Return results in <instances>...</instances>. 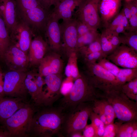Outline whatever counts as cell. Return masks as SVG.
<instances>
[{"mask_svg":"<svg viewBox=\"0 0 137 137\" xmlns=\"http://www.w3.org/2000/svg\"><path fill=\"white\" fill-rule=\"evenodd\" d=\"M129 21V29L128 31H137V15L131 16Z\"/></svg>","mask_w":137,"mask_h":137,"instance_id":"44","label":"cell"},{"mask_svg":"<svg viewBox=\"0 0 137 137\" xmlns=\"http://www.w3.org/2000/svg\"><path fill=\"white\" fill-rule=\"evenodd\" d=\"M126 30L124 26L121 23L118 25L112 32H114L119 35L120 33H123L125 32Z\"/></svg>","mask_w":137,"mask_h":137,"instance_id":"47","label":"cell"},{"mask_svg":"<svg viewBox=\"0 0 137 137\" xmlns=\"http://www.w3.org/2000/svg\"><path fill=\"white\" fill-rule=\"evenodd\" d=\"M104 97L103 93L94 87L85 74L80 73L75 79L69 92L60 99L58 107L65 113L73 110L81 103Z\"/></svg>","mask_w":137,"mask_h":137,"instance_id":"2","label":"cell"},{"mask_svg":"<svg viewBox=\"0 0 137 137\" xmlns=\"http://www.w3.org/2000/svg\"><path fill=\"white\" fill-rule=\"evenodd\" d=\"M137 129V121L122 123L119 126L116 137H131L132 132Z\"/></svg>","mask_w":137,"mask_h":137,"instance_id":"31","label":"cell"},{"mask_svg":"<svg viewBox=\"0 0 137 137\" xmlns=\"http://www.w3.org/2000/svg\"><path fill=\"white\" fill-rule=\"evenodd\" d=\"M45 77L46 88L43 90L36 105L37 107L53 106L61 94L63 81L61 74H50Z\"/></svg>","mask_w":137,"mask_h":137,"instance_id":"8","label":"cell"},{"mask_svg":"<svg viewBox=\"0 0 137 137\" xmlns=\"http://www.w3.org/2000/svg\"><path fill=\"white\" fill-rule=\"evenodd\" d=\"M83 137H97L94 128L91 124L87 125L82 131Z\"/></svg>","mask_w":137,"mask_h":137,"instance_id":"42","label":"cell"},{"mask_svg":"<svg viewBox=\"0 0 137 137\" xmlns=\"http://www.w3.org/2000/svg\"><path fill=\"white\" fill-rule=\"evenodd\" d=\"M100 0H83L75 13L77 19L92 30L97 31L101 23L98 13Z\"/></svg>","mask_w":137,"mask_h":137,"instance_id":"10","label":"cell"},{"mask_svg":"<svg viewBox=\"0 0 137 137\" xmlns=\"http://www.w3.org/2000/svg\"><path fill=\"white\" fill-rule=\"evenodd\" d=\"M100 36L97 39L92 43L79 48L78 49L77 54H79L83 57L92 53L102 51Z\"/></svg>","mask_w":137,"mask_h":137,"instance_id":"32","label":"cell"},{"mask_svg":"<svg viewBox=\"0 0 137 137\" xmlns=\"http://www.w3.org/2000/svg\"><path fill=\"white\" fill-rule=\"evenodd\" d=\"M122 123L118 122L105 125L102 137H116L118 128Z\"/></svg>","mask_w":137,"mask_h":137,"instance_id":"36","label":"cell"},{"mask_svg":"<svg viewBox=\"0 0 137 137\" xmlns=\"http://www.w3.org/2000/svg\"><path fill=\"white\" fill-rule=\"evenodd\" d=\"M127 1H130L131 0H126Z\"/></svg>","mask_w":137,"mask_h":137,"instance_id":"54","label":"cell"},{"mask_svg":"<svg viewBox=\"0 0 137 137\" xmlns=\"http://www.w3.org/2000/svg\"><path fill=\"white\" fill-rule=\"evenodd\" d=\"M35 113L30 136L38 137L59 136L65 113L58 106L40 107Z\"/></svg>","mask_w":137,"mask_h":137,"instance_id":"1","label":"cell"},{"mask_svg":"<svg viewBox=\"0 0 137 137\" xmlns=\"http://www.w3.org/2000/svg\"><path fill=\"white\" fill-rule=\"evenodd\" d=\"M107 30L109 32L111 42L115 49L121 44L119 35Z\"/></svg>","mask_w":137,"mask_h":137,"instance_id":"41","label":"cell"},{"mask_svg":"<svg viewBox=\"0 0 137 137\" xmlns=\"http://www.w3.org/2000/svg\"><path fill=\"white\" fill-rule=\"evenodd\" d=\"M59 19L51 11L49 14L45 36L50 48L58 53L63 49Z\"/></svg>","mask_w":137,"mask_h":137,"instance_id":"13","label":"cell"},{"mask_svg":"<svg viewBox=\"0 0 137 137\" xmlns=\"http://www.w3.org/2000/svg\"><path fill=\"white\" fill-rule=\"evenodd\" d=\"M68 137H83L82 132L81 131L74 132L71 134Z\"/></svg>","mask_w":137,"mask_h":137,"instance_id":"50","label":"cell"},{"mask_svg":"<svg viewBox=\"0 0 137 137\" xmlns=\"http://www.w3.org/2000/svg\"><path fill=\"white\" fill-rule=\"evenodd\" d=\"M124 13L122 10L105 28L107 30L112 32L121 23Z\"/></svg>","mask_w":137,"mask_h":137,"instance_id":"38","label":"cell"},{"mask_svg":"<svg viewBox=\"0 0 137 137\" xmlns=\"http://www.w3.org/2000/svg\"><path fill=\"white\" fill-rule=\"evenodd\" d=\"M122 10L124 15L129 20L131 16V14L128 1H126L125 3Z\"/></svg>","mask_w":137,"mask_h":137,"instance_id":"46","label":"cell"},{"mask_svg":"<svg viewBox=\"0 0 137 137\" xmlns=\"http://www.w3.org/2000/svg\"><path fill=\"white\" fill-rule=\"evenodd\" d=\"M116 77L118 82L122 85L137 78V68H120Z\"/></svg>","mask_w":137,"mask_h":137,"instance_id":"26","label":"cell"},{"mask_svg":"<svg viewBox=\"0 0 137 137\" xmlns=\"http://www.w3.org/2000/svg\"><path fill=\"white\" fill-rule=\"evenodd\" d=\"M18 13L37 7L41 6L38 0H15Z\"/></svg>","mask_w":137,"mask_h":137,"instance_id":"33","label":"cell"},{"mask_svg":"<svg viewBox=\"0 0 137 137\" xmlns=\"http://www.w3.org/2000/svg\"><path fill=\"white\" fill-rule=\"evenodd\" d=\"M137 137V129L135 130L132 133L131 137Z\"/></svg>","mask_w":137,"mask_h":137,"instance_id":"53","label":"cell"},{"mask_svg":"<svg viewBox=\"0 0 137 137\" xmlns=\"http://www.w3.org/2000/svg\"><path fill=\"white\" fill-rule=\"evenodd\" d=\"M27 75L25 71L13 70L5 74L3 88L5 95L24 99L28 92L25 83Z\"/></svg>","mask_w":137,"mask_h":137,"instance_id":"7","label":"cell"},{"mask_svg":"<svg viewBox=\"0 0 137 137\" xmlns=\"http://www.w3.org/2000/svg\"><path fill=\"white\" fill-rule=\"evenodd\" d=\"M85 74L97 89L103 93L121 90V85L116 77L96 63L85 64Z\"/></svg>","mask_w":137,"mask_h":137,"instance_id":"6","label":"cell"},{"mask_svg":"<svg viewBox=\"0 0 137 137\" xmlns=\"http://www.w3.org/2000/svg\"><path fill=\"white\" fill-rule=\"evenodd\" d=\"M25 83L28 92L31 96V98L36 104L40 93L39 89L33 78L32 72L27 73Z\"/></svg>","mask_w":137,"mask_h":137,"instance_id":"25","label":"cell"},{"mask_svg":"<svg viewBox=\"0 0 137 137\" xmlns=\"http://www.w3.org/2000/svg\"><path fill=\"white\" fill-rule=\"evenodd\" d=\"M49 48L47 42L42 36H35L32 40L28 51L29 64L32 66L39 65Z\"/></svg>","mask_w":137,"mask_h":137,"instance_id":"19","label":"cell"},{"mask_svg":"<svg viewBox=\"0 0 137 137\" xmlns=\"http://www.w3.org/2000/svg\"><path fill=\"white\" fill-rule=\"evenodd\" d=\"M39 74L43 77L61 74L63 63L60 56L54 52L45 56L39 65Z\"/></svg>","mask_w":137,"mask_h":137,"instance_id":"17","label":"cell"},{"mask_svg":"<svg viewBox=\"0 0 137 137\" xmlns=\"http://www.w3.org/2000/svg\"><path fill=\"white\" fill-rule=\"evenodd\" d=\"M121 23L124 26L126 30L129 31V20L124 15L121 21Z\"/></svg>","mask_w":137,"mask_h":137,"instance_id":"48","label":"cell"},{"mask_svg":"<svg viewBox=\"0 0 137 137\" xmlns=\"http://www.w3.org/2000/svg\"><path fill=\"white\" fill-rule=\"evenodd\" d=\"M121 6V0H100L98 13L105 28L119 12Z\"/></svg>","mask_w":137,"mask_h":137,"instance_id":"18","label":"cell"},{"mask_svg":"<svg viewBox=\"0 0 137 137\" xmlns=\"http://www.w3.org/2000/svg\"><path fill=\"white\" fill-rule=\"evenodd\" d=\"M0 137H10L9 132L4 127L0 128Z\"/></svg>","mask_w":137,"mask_h":137,"instance_id":"49","label":"cell"},{"mask_svg":"<svg viewBox=\"0 0 137 137\" xmlns=\"http://www.w3.org/2000/svg\"><path fill=\"white\" fill-rule=\"evenodd\" d=\"M32 73L33 79L39 89L40 95L43 91V87L45 84L44 79L39 73Z\"/></svg>","mask_w":137,"mask_h":137,"instance_id":"40","label":"cell"},{"mask_svg":"<svg viewBox=\"0 0 137 137\" xmlns=\"http://www.w3.org/2000/svg\"><path fill=\"white\" fill-rule=\"evenodd\" d=\"M120 36L121 44L125 45L137 52V31H125Z\"/></svg>","mask_w":137,"mask_h":137,"instance_id":"28","label":"cell"},{"mask_svg":"<svg viewBox=\"0 0 137 137\" xmlns=\"http://www.w3.org/2000/svg\"><path fill=\"white\" fill-rule=\"evenodd\" d=\"M83 0H61L58 1L51 11L59 19L67 21L73 18L74 9L78 7Z\"/></svg>","mask_w":137,"mask_h":137,"instance_id":"21","label":"cell"},{"mask_svg":"<svg viewBox=\"0 0 137 137\" xmlns=\"http://www.w3.org/2000/svg\"><path fill=\"white\" fill-rule=\"evenodd\" d=\"M93 103H81L73 110L65 113L59 136L68 137L74 132H82L93 111Z\"/></svg>","mask_w":137,"mask_h":137,"instance_id":"4","label":"cell"},{"mask_svg":"<svg viewBox=\"0 0 137 137\" xmlns=\"http://www.w3.org/2000/svg\"><path fill=\"white\" fill-rule=\"evenodd\" d=\"M100 41L101 51L106 57L115 49L111 42L109 32L105 29L100 34Z\"/></svg>","mask_w":137,"mask_h":137,"instance_id":"30","label":"cell"},{"mask_svg":"<svg viewBox=\"0 0 137 137\" xmlns=\"http://www.w3.org/2000/svg\"><path fill=\"white\" fill-rule=\"evenodd\" d=\"M40 5L46 10L50 11L51 6H54L58 1V0H38Z\"/></svg>","mask_w":137,"mask_h":137,"instance_id":"43","label":"cell"},{"mask_svg":"<svg viewBox=\"0 0 137 137\" xmlns=\"http://www.w3.org/2000/svg\"><path fill=\"white\" fill-rule=\"evenodd\" d=\"M24 99L0 97V121L3 123L26 103Z\"/></svg>","mask_w":137,"mask_h":137,"instance_id":"20","label":"cell"},{"mask_svg":"<svg viewBox=\"0 0 137 137\" xmlns=\"http://www.w3.org/2000/svg\"><path fill=\"white\" fill-rule=\"evenodd\" d=\"M97 63L116 77L118 74L120 69L118 66L107 59L106 58L100 59Z\"/></svg>","mask_w":137,"mask_h":137,"instance_id":"35","label":"cell"},{"mask_svg":"<svg viewBox=\"0 0 137 137\" xmlns=\"http://www.w3.org/2000/svg\"><path fill=\"white\" fill-rule=\"evenodd\" d=\"M61 0H58V1H61Z\"/></svg>","mask_w":137,"mask_h":137,"instance_id":"55","label":"cell"},{"mask_svg":"<svg viewBox=\"0 0 137 137\" xmlns=\"http://www.w3.org/2000/svg\"><path fill=\"white\" fill-rule=\"evenodd\" d=\"M82 57L85 64L95 63L100 59L106 58L102 51L92 53Z\"/></svg>","mask_w":137,"mask_h":137,"instance_id":"37","label":"cell"},{"mask_svg":"<svg viewBox=\"0 0 137 137\" xmlns=\"http://www.w3.org/2000/svg\"><path fill=\"white\" fill-rule=\"evenodd\" d=\"M106 58L117 66L137 68V52L123 44L120 45Z\"/></svg>","mask_w":137,"mask_h":137,"instance_id":"11","label":"cell"},{"mask_svg":"<svg viewBox=\"0 0 137 137\" xmlns=\"http://www.w3.org/2000/svg\"><path fill=\"white\" fill-rule=\"evenodd\" d=\"M121 90L130 99L137 102V78L123 84Z\"/></svg>","mask_w":137,"mask_h":137,"instance_id":"27","label":"cell"},{"mask_svg":"<svg viewBox=\"0 0 137 137\" xmlns=\"http://www.w3.org/2000/svg\"><path fill=\"white\" fill-rule=\"evenodd\" d=\"M3 60L11 70L25 71L29 64L28 55L12 42Z\"/></svg>","mask_w":137,"mask_h":137,"instance_id":"14","label":"cell"},{"mask_svg":"<svg viewBox=\"0 0 137 137\" xmlns=\"http://www.w3.org/2000/svg\"><path fill=\"white\" fill-rule=\"evenodd\" d=\"M93 105L101 110L106 116L108 124L113 123L116 118L113 107L104 97L97 99L93 101Z\"/></svg>","mask_w":137,"mask_h":137,"instance_id":"23","label":"cell"},{"mask_svg":"<svg viewBox=\"0 0 137 137\" xmlns=\"http://www.w3.org/2000/svg\"><path fill=\"white\" fill-rule=\"evenodd\" d=\"M5 96L3 85L0 84V97H4Z\"/></svg>","mask_w":137,"mask_h":137,"instance_id":"51","label":"cell"},{"mask_svg":"<svg viewBox=\"0 0 137 137\" xmlns=\"http://www.w3.org/2000/svg\"><path fill=\"white\" fill-rule=\"evenodd\" d=\"M33 37L34 35L29 26L19 18L14 32L10 37L11 42L27 54Z\"/></svg>","mask_w":137,"mask_h":137,"instance_id":"15","label":"cell"},{"mask_svg":"<svg viewBox=\"0 0 137 137\" xmlns=\"http://www.w3.org/2000/svg\"><path fill=\"white\" fill-rule=\"evenodd\" d=\"M68 57V62L65 69V74L67 77H71L75 79L80 75L77 65V53H72Z\"/></svg>","mask_w":137,"mask_h":137,"instance_id":"24","label":"cell"},{"mask_svg":"<svg viewBox=\"0 0 137 137\" xmlns=\"http://www.w3.org/2000/svg\"><path fill=\"white\" fill-rule=\"evenodd\" d=\"M89 118L91 124L95 130L97 137H102L103 134L105 125L100 118L98 115L93 111Z\"/></svg>","mask_w":137,"mask_h":137,"instance_id":"34","label":"cell"},{"mask_svg":"<svg viewBox=\"0 0 137 137\" xmlns=\"http://www.w3.org/2000/svg\"><path fill=\"white\" fill-rule=\"evenodd\" d=\"M97 31L92 30L78 37L77 50L80 47L88 45L96 40L100 36Z\"/></svg>","mask_w":137,"mask_h":137,"instance_id":"29","label":"cell"},{"mask_svg":"<svg viewBox=\"0 0 137 137\" xmlns=\"http://www.w3.org/2000/svg\"><path fill=\"white\" fill-rule=\"evenodd\" d=\"M77 23L76 19L72 18L67 21H63L60 24L63 42L62 50L68 57L73 52L77 53Z\"/></svg>","mask_w":137,"mask_h":137,"instance_id":"12","label":"cell"},{"mask_svg":"<svg viewBox=\"0 0 137 137\" xmlns=\"http://www.w3.org/2000/svg\"><path fill=\"white\" fill-rule=\"evenodd\" d=\"M11 43L8 30L0 14V59L4 55Z\"/></svg>","mask_w":137,"mask_h":137,"instance_id":"22","label":"cell"},{"mask_svg":"<svg viewBox=\"0 0 137 137\" xmlns=\"http://www.w3.org/2000/svg\"><path fill=\"white\" fill-rule=\"evenodd\" d=\"M105 98L111 104L116 118L122 123L137 121V102L127 97L120 90L104 93Z\"/></svg>","mask_w":137,"mask_h":137,"instance_id":"5","label":"cell"},{"mask_svg":"<svg viewBox=\"0 0 137 137\" xmlns=\"http://www.w3.org/2000/svg\"><path fill=\"white\" fill-rule=\"evenodd\" d=\"M50 11L41 6L34 8L18 13L19 18L25 22L31 29L34 36H45L46 25Z\"/></svg>","mask_w":137,"mask_h":137,"instance_id":"9","label":"cell"},{"mask_svg":"<svg viewBox=\"0 0 137 137\" xmlns=\"http://www.w3.org/2000/svg\"><path fill=\"white\" fill-rule=\"evenodd\" d=\"M3 74L0 69V84L3 85L4 81L3 80Z\"/></svg>","mask_w":137,"mask_h":137,"instance_id":"52","label":"cell"},{"mask_svg":"<svg viewBox=\"0 0 137 137\" xmlns=\"http://www.w3.org/2000/svg\"><path fill=\"white\" fill-rule=\"evenodd\" d=\"M26 103L11 116L2 123L9 132L10 137H26L30 136V126L33 115L38 109Z\"/></svg>","mask_w":137,"mask_h":137,"instance_id":"3","label":"cell"},{"mask_svg":"<svg viewBox=\"0 0 137 137\" xmlns=\"http://www.w3.org/2000/svg\"><path fill=\"white\" fill-rule=\"evenodd\" d=\"M0 14L10 37L14 32L19 20L15 0H0Z\"/></svg>","mask_w":137,"mask_h":137,"instance_id":"16","label":"cell"},{"mask_svg":"<svg viewBox=\"0 0 137 137\" xmlns=\"http://www.w3.org/2000/svg\"><path fill=\"white\" fill-rule=\"evenodd\" d=\"M76 19L77 20V30L78 37L84 35L93 30L91 29L84 23L77 19Z\"/></svg>","mask_w":137,"mask_h":137,"instance_id":"39","label":"cell"},{"mask_svg":"<svg viewBox=\"0 0 137 137\" xmlns=\"http://www.w3.org/2000/svg\"><path fill=\"white\" fill-rule=\"evenodd\" d=\"M128 1L131 16L137 15V0H131Z\"/></svg>","mask_w":137,"mask_h":137,"instance_id":"45","label":"cell"}]
</instances>
